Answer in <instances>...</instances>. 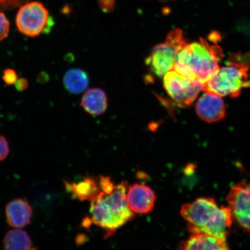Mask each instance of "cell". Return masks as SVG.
Segmentation results:
<instances>
[{
    "mask_svg": "<svg viewBox=\"0 0 250 250\" xmlns=\"http://www.w3.org/2000/svg\"><path fill=\"white\" fill-rule=\"evenodd\" d=\"M10 31V23L6 16L0 11V42L7 38Z\"/></svg>",
    "mask_w": 250,
    "mask_h": 250,
    "instance_id": "e0dca14e",
    "label": "cell"
},
{
    "mask_svg": "<svg viewBox=\"0 0 250 250\" xmlns=\"http://www.w3.org/2000/svg\"><path fill=\"white\" fill-rule=\"evenodd\" d=\"M15 88L19 92H23L27 89L29 86L28 81L24 78H18L17 82L14 84Z\"/></svg>",
    "mask_w": 250,
    "mask_h": 250,
    "instance_id": "7402d4cb",
    "label": "cell"
},
{
    "mask_svg": "<svg viewBox=\"0 0 250 250\" xmlns=\"http://www.w3.org/2000/svg\"><path fill=\"white\" fill-rule=\"evenodd\" d=\"M117 0H99V5L104 13H111L114 11Z\"/></svg>",
    "mask_w": 250,
    "mask_h": 250,
    "instance_id": "ffe728a7",
    "label": "cell"
},
{
    "mask_svg": "<svg viewBox=\"0 0 250 250\" xmlns=\"http://www.w3.org/2000/svg\"><path fill=\"white\" fill-rule=\"evenodd\" d=\"M81 105L90 115H101L107 108V97L103 90L92 88L87 90L81 99Z\"/></svg>",
    "mask_w": 250,
    "mask_h": 250,
    "instance_id": "5bb4252c",
    "label": "cell"
},
{
    "mask_svg": "<svg viewBox=\"0 0 250 250\" xmlns=\"http://www.w3.org/2000/svg\"><path fill=\"white\" fill-rule=\"evenodd\" d=\"M33 210L29 202L21 199H14L5 208V215L9 226L23 228L29 225Z\"/></svg>",
    "mask_w": 250,
    "mask_h": 250,
    "instance_id": "7c38bea8",
    "label": "cell"
},
{
    "mask_svg": "<svg viewBox=\"0 0 250 250\" xmlns=\"http://www.w3.org/2000/svg\"><path fill=\"white\" fill-rule=\"evenodd\" d=\"M98 181L101 190L91 202L90 221L111 234L134 217L127 202V183L115 184L110 177L104 176Z\"/></svg>",
    "mask_w": 250,
    "mask_h": 250,
    "instance_id": "6da1fadb",
    "label": "cell"
},
{
    "mask_svg": "<svg viewBox=\"0 0 250 250\" xmlns=\"http://www.w3.org/2000/svg\"><path fill=\"white\" fill-rule=\"evenodd\" d=\"M222 97L205 92L196 104V111L202 120L214 123L223 120L226 115V107Z\"/></svg>",
    "mask_w": 250,
    "mask_h": 250,
    "instance_id": "9c48e42d",
    "label": "cell"
},
{
    "mask_svg": "<svg viewBox=\"0 0 250 250\" xmlns=\"http://www.w3.org/2000/svg\"><path fill=\"white\" fill-rule=\"evenodd\" d=\"M126 199L128 206L134 213L145 214L154 209L156 196L151 188L135 183L127 190Z\"/></svg>",
    "mask_w": 250,
    "mask_h": 250,
    "instance_id": "30bf717a",
    "label": "cell"
},
{
    "mask_svg": "<svg viewBox=\"0 0 250 250\" xmlns=\"http://www.w3.org/2000/svg\"><path fill=\"white\" fill-rule=\"evenodd\" d=\"M54 21L42 2L32 1L21 6L16 17V26L23 35L37 37L49 33Z\"/></svg>",
    "mask_w": 250,
    "mask_h": 250,
    "instance_id": "8992f818",
    "label": "cell"
},
{
    "mask_svg": "<svg viewBox=\"0 0 250 250\" xmlns=\"http://www.w3.org/2000/svg\"><path fill=\"white\" fill-rule=\"evenodd\" d=\"M187 44L183 31L176 29L168 33L164 42L152 49L146 63L152 73L159 78L174 70L178 54Z\"/></svg>",
    "mask_w": 250,
    "mask_h": 250,
    "instance_id": "5b68a950",
    "label": "cell"
},
{
    "mask_svg": "<svg viewBox=\"0 0 250 250\" xmlns=\"http://www.w3.org/2000/svg\"><path fill=\"white\" fill-rule=\"evenodd\" d=\"M163 77L166 92L180 107L191 105L204 87L203 84L190 80L174 70Z\"/></svg>",
    "mask_w": 250,
    "mask_h": 250,
    "instance_id": "52a82bcc",
    "label": "cell"
},
{
    "mask_svg": "<svg viewBox=\"0 0 250 250\" xmlns=\"http://www.w3.org/2000/svg\"><path fill=\"white\" fill-rule=\"evenodd\" d=\"M18 79L17 72L12 68H7L3 73L2 80L7 85H14Z\"/></svg>",
    "mask_w": 250,
    "mask_h": 250,
    "instance_id": "d6986e66",
    "label": "cell"
},
{
    "mask_svg": "<svg viewBox=\"0 0 250 250\" xmlns=\"http://www.w3.org/2000/svg\"><path fill=\"white\" fill-rule=\"evenodd\" d=\"M250 87V52L233 56L226 66L219 68L204 85L203 92L236 98Z\"/></svg>",
    "mask_w": 250,
    "mask_h": 250,
    "instance_id": "277c9868",
    "label": "cell"
},
{
    "mask_svg": "<svg viewBox=\"0 0 250 250\" xmlns=\"http://www.w3.org/2000/svg\"><path fill=\"white\" fill-rule=\"evenodd\" d=\"M223 50L204 39L187 43L177 55L174 70L188 79L205 85L220 66Z\"/></svg>",
    "mask_w": 250,
    "mask_h": 250,
    "instance_id": "3957f363",
    "label": "cell"
},
{
    "mask_svg": "<svg viewBox=\"0 0 250 250\" xmlns=\"http://www.w3.org/2000/svg\"><path fill=\"white\" fill-rule=\"evenodd\" d=\"M227 202L233 221L250 233V183H240L231 187Z\"/></svg>",
    "mask_w": 250,
    "mask_h": 250,
    "instance_id": "ba28073f",
    "label": "cell"
},
{
    "mask_svg": "<svg viewBox=\"0 0 250 250\" xmlns=\"http://www.w3.org/2000/svg\"><path fill=\"white\" fill-rule=\"evenodd\" d=\"M4 249L7 250H33L32 241L29 234L21 228L8 231L3 240Z\"/></svg>",
    "mask_w": 250,
    "mask_h": 250,
    "instance_id": "2e32d148",
    "label": "cell"
},
{
    "mask_svg": "<svg viewBox=\"0 0 250 250\" xmlns=\"http://www.w3.org/2000/svg\"><path fill=\"white\" fill-rule=\"evenodd\" d=\"M179 249L183 250H229L227 238L206 233H192L189 238L181 242Z\"/></svg>",
    "mask_w": 250,
    "mask_h": 250,
    "instance_id": "8fae6325",
    "label": "cell"
},
{
    "mask_svg": "<svg viewBox=\"0 0 250 250\" xmlns=\"http://www.w3.org/2000/svg\"><path fill=\"white\" fill-rule=\"evenodd\" d=\"M65 188L71 193L73 198L81 201H90L98 195L100 190L99 181L92 177H86L78 183L65 182Z\"/></svg>",
    "mask_w": 250,
    "mask_h": 250,
    "instance_id": "4fadbf2b",
    "label": "cell"
},
{
    "mask_svg": "<svg viewBox=\"0 0 250 250\" xmlns=\"http://www.w3.org/2000/svg\"><path fill=\"white\" fill-rule=\"evenodd\" d=\"M29 0H0V9L9 10L26 4Z\"/></svg>",
    "mask_w": 250,
    "mask_h": 250,
    "instance_id": "ac0fdd59",
    "label": "cell"
},
{
    "mask_svg": "<svg viewBox=\"0 0 250 250\" xmlns=\"http://www.w3.org/2000/svg\"><path fill=\"white\" fill-rule=\"evenodd\" d=\"M181 215L190 233H206L227 238L233 220L228 206H219L214 198L201 197L181 206Z\"/></svg>",
    "mask_w": 250,
    "mask_h": 250,
    "instance_id": "7a4b0ae2",
    "label": "cell"
},
{
    "mask_svg": "<svg viewBox=\"0 0 250 250\" xmlns=\"http://www.w3.org/2000/svg\"><path fill=\"white\" fill-rule=\"evenodd\" d=\"M62 81L65 89L75 95L85 92L89 85L88 75L80 68H71L68 70Z\"/></svg>",
    "mask_w": 250,
    "mask_h": 250,
    "instance_id": "9a60e30c",
    "label": "cell"
},
{
    "mask_svg": "<svg viewBox=\"0 0 250 250\" xmlns=\"http://www.w3.org/2000/svg\"><path fill=\"white\" fill-rule=\"evenodd\" d=\"M9 148L7 139L4 136H0V162L7 158Z\"/></svg>",
    "mask_w": 250,
    "mask_h": 250,
    "instance_id": "44dd1931",
    "label": "cell"
}]
</instances>
